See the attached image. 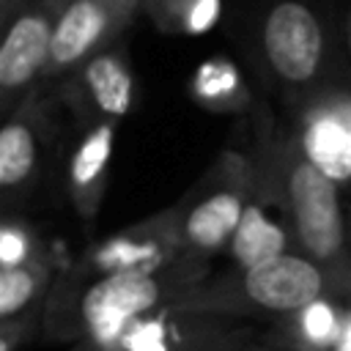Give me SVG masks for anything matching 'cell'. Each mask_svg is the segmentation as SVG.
<instances>
[{
	"label": "cell",
	"mask_w": 351,
	"mask_h": 351,
	"mask_svg": "<svg viewBox=\"0 0 351 351\" xmlns=\"http://www.w3.org/2000/svg\"><path fill=\"white\" fill-rule=\"evenodd\" d=\"M261 47L271 74L296 90L310 88L326 63V33L315 11L302 0H280L261 27Z\"/></svg>",
	"instance_id": "10"
},
{
	"label": "cell",
	"mask_w": 351,
	"mask_h": 351,
	"mask_svg": "<svg viewBox=\"0 0 351 351\" xmlns=\"http://www.w3.org/2000/svg\"><path fill=\"white\" fill-rule=\"evenodd\" d=\"M203 271V261L181 258L156 271H126L90 282H66L55 277V285L41 310L38 335L49 340L80 343L82 337L110 332L184 296L200 285Z\"/></svg>",
	"instance_id": "1"
},
{
	"label": "cell",
	"mask_w": 351,
	"mask_h": 351,
	"mask_svg": "<svg viewBox=\"0 0 351 351\" xmlns=\"http://www.w3.org/2000/svg\"><path fill=\"white\" fill-rule=\"evenodd\" d=\"M52 123L33 93L5 115L0 129V197L5 214H22V206L33 200L52 173Z\"/></svg>",
	"instance_id": "8"
},
{
	"label": "cell",
	"mask_w": 351,
	"mask_h": 351,
	"mask_svg": "<svg viewBox=\"0 0 351 351\" xmlns=\"http://www.w3.org/2000/svg\"><path fill=\"white\" fill-rule=\"evenodd\" d=\"M261 170L241 154L225 151L200 181L170 208L184 255L208 261L228 250L250 206Z\"/></svg>",
	"instance_id": "5"
},
{
	"label": "cell",
	"mask_w": 351,
	"mask_h": 351,
	"mask_svg": "<svg viewBox=\"0 0 351 351\" xmlns=\"http://www.w3.org/2000/svg\"><path fill=\"white\" fill-rule=\"evenodd\" d=\"M41 255H47V250L36 239L30 225L16 214H5L0 222V269L19 266V263L36 261Z\"/></svg>",
	"instance_id": "17"
},
{
	"label": "cell",
	"mask_w": 351,
	"mask_h": 351,
	"mask_svg": "<svg viewBox=\"0 0 351 351\" xmlns=\"http://www.w3.org/2000/svg\"><path fill=\"white\" fill-rule=\"evenodd\" d=\"M348 47H351V14H348Z\"/></svg>",
	"instance_id": "20"
},
{
	"label": "cell",
	"mask_w": 351,
	"mask_h": 351,
	"mask_svg": "<svg viewBox=\"0 0 351 351\" xmlns=\"http://www.w3.org/2000/svg\"><path fill=\"white\" fill-rule=\"evenodd\" d=\"M274 197H277V192H274L271 178L266 173H261L258 186L250 197V206H247V211H244V217L233 233V241L228 247L236 269H250V266L266 263L277 255L291 252V247H296L291 219L288 217L274 219L269 211Z\"/></svg>",
	"instance_id": "13"
},
{
	"label": "cell",
	"mask_w": 351,
	"mask_h": 351,
	"mask_svg": "<svg viewBox=\"0 0 351 351\" xmlns=\"http://www.w3.org/2000/svg\"><path fill=\"white\" fill-rule=\"evenodd\" d=\"M244 351H313V348H304V346H299V343H285V346H271V343H255V346H250V348H244Z\"/></svg>",
	"instance_id": "19"
},
{
	"label": "cell",
	"mask_w": 351,
	"mask_h": 351,
	"mask_svg": "<svg viewBox=\"0 0 351 351\" xmlns=\"http://www.w3.org/2000/svg\"><path fill=\"white\" fill-rule=\"evenodd\" d=\"M307 156L324 167L335 181L351 176V115L337 110H318L307 118L302 132Z\"/></svg>",
	"instance_id": "15"
},
{
	"label": "cell",
	"mask_w": 351,
	"mask_h": 351,
	"mask_svg": "<svg viewBox=\"0 0 351 351\" xmlns=\"http://www.w3.org/2000/svg\"><path fill=\"white\" fill-rule=\"evenodd\" d=\"M55 285L47 255L0 269V324H25L38 332L41 310Z\"/></svg>",
	"instance_id": "14"
},
{
	"label": "cell",
	"mask_w": 351,
	"mask_h": 351,
	"mask_svg": "<svg viewBox=\"0 0 351 351\" xmlns=\"http://www.w3.org/2000/svg\"><path fill=\"white\" fill-rule=\"evenodd\" d=\"M115 129H118L115 121L82 123V132L66 159V176H63L66 197L71 200L74 211L85 225L93 222L107 192Z\"/></svg>",
	"instance_id": "12"
},
{
	"label": "cell",
	"mask_w": 351,
	"mask_h": 351,
	"mask_svg": "<svg viewBox=\"0 0 351 351\" xmlns=\"http://www.w3.org/2000/svg\"><path fill=\"white\" fill-rule=\"evenodd\" d=\"M60 5L63 0H3L0 107L5 115L44 82Z\"/></svg>",
	"instance_id": "6"
},
{
	"label": "cell",
	"mask_w": 351,
	"mask_h": 351,
	"mask_svg": "<svg viewBox=\"0 0 351 351\" xmlns=\"http://www.w3.org/2000/svg\"><path fill=\"white\" fill-rule=\"evenodd\" d=\"M266 176L285 203L296 250L321 263L337 291H351V236L337 181L307 156L302 137L291 134L271 148Z\"/></svg>",
	"instance_id": "2"
},
{
	"label": "cell",
	"mask_w": 351,
	"mask_h": 351,
	"mask_svg": "<svg viewBox=\"0 0 351 351\" xmlns=\"http://www.w3.org/2000/svg\"><path fill=\"white\" fill-rule=\"evenodd\" d=\"M335 291L337 285L321 263H315L299 250H291L266 263L236 269L225 282L217 285L200 282L192 291H186L178 302L211 313H230V315L263 313V315L293 318Z\"/></svg>",
	"instance_id": "3"
},
{
	"label": "cell",
	"mask_w": 351,
	"mask_h": 351,
	"mask_svg": "<svg viewBox=\"0 0 351 351\" xmlns=\"http://www.w3.org/2000/svg\"><path fill=\"white\" fill-rule=\"evenodd\" d=\"M348 236H351V219H348Z\"/></svg>",
	"instance_id": "21"
},
{
	"label": "cell",
	"mask_w": 351,
	"mask_h": 351,
	"mask_svg": "<svg viewBox=\"0 0 351 351\" xmlns=\"http://www.w3.org/2000/svg\"><path fill=\"white\" fill-rule=\"evenodd\" d=\"M145 0H63L44 82L71 77L93 55L115 47Z\"/></svg>",
	"instance_id": "9"
},
{
	"label": "cell",
	"mask_w": 351,
	"mask_h": 351,
	"mask_svg": "<svg viewBox=\"0 0 351 351\" xmlns=\"http://www.w3.org/2000/svg\"><path fill=\"white\" fill-rule=\"evenodd\" d=\"M143 8H148L162 27H184V30L203 27V22L197 19L200 0H145Z\"/></svg>",
	"instance_id": "18"
},
{
	"label": "cell",
	"mask_w": 351,
	"mask_h": 351,
	"mask_svg": "<svg viewBox=\"0 0 351 351\" xmlns=\"http://www.w3.org/2000/svg\"><path fill=\"white\" fill-rule=\"evenodd\" d=\"M348 307L351 304H340V299L335 293L318 299L315 304H310L307 310H302L299 315L291 318V324L296 326L291 343H299L313 351H332L343 337Z\"/></svg>",
	"instance_id": "16"
},
{
	"label": "cell",
	"mask_w": 351,
	"mask_h": 351,
	"mask_svg": "<svg viewBox=\"0 0 351 351\" xmlns=\"http://www.w3.org/2000/svg\"><path fill=\"white\" fill-rule=\"evenodd\" d=\"M178 299L110 332L82 337L74 351H244L258 343L244 315L195 310Z\"/></svg>",
	"instance_id": "4"
},
{
	"label": "cell",
	"mask_w": 351,
	"mask_h": 351,
	"mask_svg": "<svg viewBox=\"0 0 351 351\" xmlns=\"http://www.w3.org/2000/svg\"><path fill=\"white\" fill-rule=\"evenodd\" d=\"M184 255L173 211H159L148 219H140L101 241L85 247V252L71 263L69 271L60 274L66 282H90L110 274L126 271H156L165 269Z\"/></svg>",
	"instance_id": "7"
},
{
	"label": "cell",
	"mask_w": 351,
	"mask_h": 351,
	"mask_svg": "<svg viewBox=\"0 0 351 351\" xmlns=\"http://www.w3.org/2000/svg\"><path fill=\"white\" fill-rule=\"evenodd\" d=\"M71 104L82 123L121 121L134 104V77L118 47L93 55L71 77Z\"/></svg>",
	"instance_id": "11"
}]
</instances>
